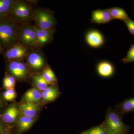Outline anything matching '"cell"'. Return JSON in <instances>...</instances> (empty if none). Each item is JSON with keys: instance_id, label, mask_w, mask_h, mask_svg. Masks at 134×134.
<instances>
[{"instance_id": "obj_1", "label": "cell", "mask_w": 134, "mask_h": 134, "mask_svg": "<svg viewBox=\"0 0 134 134\" xmlns=\"http://www.w3.org/2000/svg\"><path fill=\"white\" fill-rule=\"evenodd\" d=\"M19 25L9 15L0 19V44L5 51L19 43L17 31Z\"/></svg>"}, {"instance_id": "obj_2", "label": "cell", "mask_w": 134, "mask_h": 134, "mask_svg": "<svg viewBox=\"0 0 134 134\" xmlns=\"http://www.w3.org/2000/svg\"><path fill=\"white\" fill-rule=\"evenodd\" d=\"M35 9L29 2L15 0L9 16L19 25L28 24L33 20Z\"/></svg>"}, {"instance_id": "obj_3", "label": "cell", "mask_w": 134, "mask_h": 134, "mask_svg": "<svg viewBox=\"0 0 134 134\" xmlns=\"http://www.w3.org/2000/svg\"><path fill=\"white\" fill-rule=\"evenodd\" d=\"M17 36L19 43L30 50L40 49L37 43L34 25L30 23L19 25Z\"/></svg>"}, {"instance_id": "obj_4", "label": "cell", "mask_w": 134, "mask_h": 134, "mask_svg": "<svg viewBox=\"0 0 134 134\" xmlns=\"http://www.w3.org/2000/svg\"><path fill=\"white\" fill-rule=\"evenodd\" d=\"M32 21L35 26L42 30L54 29L57 23L52 11L42 8H35Z\"/></svg>"}, {"instance_id": "obj_5", "label": "cell", "mask_w": 134, "mask_h": 134, "mask_svg": "<svg viewBox=\"0 0 134 134\" xmlns=\"http://www.w3.org/2000/svg\"><path fill=\"white\" fill-rule=\"evenodd\" d=\"M6 68L8 74L16 80L24 81L29 77L30 71L26 63L23 61H10L6 62Z\"/></svg>"}, {"instance_id": "obj_6", "label": "cell", "mask_w": 134, "mask_h": 134, "mask_svg": "<svg viewBox=\"0 0 134 134\" xmlns=\"http://www.w3.org/2000/svg\"><path fill=\"white\" fill-rule=\"evenodd\" d=\"M30 50L19 42L5 50L3 53V57L6 62L10 61H23Z\"/></svg>"}, {"instance_id": "obj_7", "label": "cell", "mask_w": 134, "mask_h": 134, "mask_svg": "<svg viewBox=\"0 0 134 134\" xmlns=\"http://www.w3.org/2000/svg\"><path fill=\"white\" fill-rule=\"evenodd\" d=\"M26 58L27 66L29 70L38 73L46 66L45 58L42 53L38 50H31Z\"/></svg>"}, {"instance_id": "obj_8", "label": "cell", "mask_w": 134, "mask_h": 134, "mask_svg": "<svg viewBox=\"0 0 134 134\" xmlns=\"http://www.w3.org/2000/svg\"><path fill=\"white\" fill-rule=\"evenodd\" d=\"M19 106L16 104H11L6 107L0 114V120L9 127L16 124L20 116Z\"/></svg>"}, {"instance_id": "obj_9", "label": "cell", "mask_w": 134, "mask_h": 134, "mask_svg": "<svg viewBox=\"0 0 134 134\" xmlns=\"http://www.w3.org/2000/svg\"><path fill=\"white\" fill-rule=\"evenodd\" d=\"M106 122L108 131L116 134H121L125 130V126L121 119L115 112L108 113Z\"/></svg>"}, {"instance_id": "obj_10", "label": "cell", "mask_w": 134, "mask_h": 134, "mask_svg": "<svg viewBox=\"0 0 134 134\" xmlns=\"http://www.w3.org/2000/svg\"><path fill=\"white\" fill-rule=\"evenodd\" d=\"M34 29L36 32L37 43L39 48L45 46L52 41L55 32V29L42 30L39 29L34 25Z\"/></svg>"}, {"instance_id": "obj_11", "label": "cell", "mask_w": 134, "mask_h": 134, "mask_svg": "<svg viewBox=\"0 0 134 134\" xmlns=\"http://www.w3.org/2000/svg\"><path fill=\"white\" fill-rule=\"evenodd\" d=\"M20 115L31 118H36L40 110L38 104L22 102L19 105Z\"/></svg>"}, {"instance_id": "obj_12", "label": "cell", "mask_w": 134, "mask_h": 134, "mask_svg": "<svg viewBox=\"0 0 134 134\" xmlns=\"http://www.w3.org/2000/svg\"><path fill=\"white\" fill-rule=\"evenodd\" d=\"M36 118H31L21 115L16 122L15 134H21L28 131L36 122Z\"/></svg>"}, {"instance_id": "obj_13", "label": "cell", "mask_w": 134, "mask_h": 134, "mask_svg": "<svg viewBox=\"0 0 134 134\" xmlns=\"http://www.w3.org/2000/svg\"><path fill=\"white\" fill-rule=\"evenodd\" d=\"M85 39L89 46L93 48L100 47L104 42V37L102 34L98 31H90L86 34Z\"/></svg>"}, {"instance_id": "obj_14", "label": "cell", "mask_w": 134, "mask_h": 134, "mask_svg": "<svg viewBox=\"0 0 134 134\" xmlns=\"http://www.w3.org/2000/svg\"><path fill=\"white\" fill-rule=\"evenodd\" d=\"M107 10L98 9L92 12L91 21L97 24H105L113 20Z\"/></svg>"}, {"instance_id": "obj_15", "label": "cell", "mask_w": 134, "mask_h": 134, "mask_svg": "<svg viewBox=\"0 0 134 134\" xmlns=\"http://www.w3.org/2000/svg\"><path fill=\"white\" fill-rule=\"evenodd\" d=\"M59 92L54 85L48 86L46 90L41 92V100L44 103L52 102L58 97Z\"/></svg>"}, {"instance_id": "obj_16", "label": "cell", "mask_w": 134, "mask_h": 134, "mask_svg": "<svg viewBox=\"0 0 134 134\" xmlns=\"http://www.w3.org/2000/svg\"><path fill=\"white\" fill-rule=\"evenodd\" d=\"M41 99V92L35 88L29 89L23 96V102H30L38 104Z\"/></svg>"}, {"instance_id": "obj_17", "label": "cell", "mask_w": 134, "mask_h": 134, "mask_svg": "<svg viewBox=\"0 0 134 134\" xmlns=\"http://www.w3.org/2000/svg\"><path fill=\"white\" fill-rule=\"evenodd\" d=\"M32 84L34 87L42 92L48 87V85L44 79L41 72L36 73L32 75Z\"/></svg>"}, {"instance_id": "obj_18", "label": "cell", "mask_w": 134, "mask_h": 134, "mask_svg": "<svg viewBox=\"0 0 134 134\" xmlns=\"http://www.w3.org/2000/svg\"><path fill=\"white\" fill-rule=\"evenodd\" d=\"M97 70L99 74L104 77H108L113 74V67L108 62L103 61L100 62L98 65Z\"/></svg>"}, {"instance_id": "obj_19", "label": "cell", "mask_w": 134, "mask_h": 134, "mask_svg": "<svg viewBox=\"0 0 134 134\" xmlns=\"http://www.w3.org/2000/svg\"><path fill=\"white\" fill-rule=\"evenodd\" d=\"M113 19H118L124 21L130 18L126 11L122 8L113 7L107 10Z\"/></svg>"}, {"instance_id": "obj_20", "label": "cell", "mask_w": 134, "mask_h": 134, "mask_svg": "<svg viewBox=\"0 0 134 134\" xmlns=\"http://www.w3.org/2000/svg\"><path fill=\"white\" fill-rule=\"evenodd\" d=\"M42 76L48 85H55L57 79L55 74L48 66H46L42 70Z\"/></svg>"}, {"instance_id": "obj_21", "label": "cell", "mask_w": 134, "mask_h": 134, "mask_svg": "<svg viewBox=\"0 0 134 134\" xmlns=\"http://www.w3.org/2000/svg\"><path fill=\"white\" fill-rule=\"evenodd\" d=\"M15 0H0V19L8 16Z\"/></svg>"}, {"instance_id": "obj_22", "label": "cell", "mask_w": 134, "mask_h": 134, "mask_svg": "<svg viewBox=\"0 0 134 134\" xmlns=\"http://www.w3.org/2000/svg\"><path fill=\"white\" fill-rule=\"evenodd\" d=\"M16 83V79L14 76L8 73H6L3 81V88L7 89L14 88Z\"/></svg>"}, {"instance_id": "obj_23", "label": "cell", "mask_w": 134, "mask_h": 134, "mask_svg": "<svg viewBox=\"0 0 134 134\" xmlns=\"http://www.w3.org/2000/svg\"><path fill=\"white\" fill-rule=\"evenodd\" d=\"M17 94L14 88L5 90L2 92V96L3 100L7 101H12L16 98Z\"/></svg>"}, {"instance_id": "obj_24", "label": "cell", "mask_w": 134, "mask_h": 134, "mask_svg": "<svg viewBox=\"0 0 134 134\" xmlns=\"http://www.w3.org/2000/svg\"><path fill=\"white\" fill-rule=\"evenodd\" d=\"M108 132V130H107L105 128L99 126L86 130L82 134H107Z\"/></svg>"}, {"instance_id": "obj_25", "label": "cell", "mask_w": 134, "mask_h": 134, "mask_svg": "<svg viewBox=\"0 0 134 134\" xmlns=\"http://www.w3.org/2000/svg\"><path fill=\"white\" fill-rule=\"evenodd\" d=\"M122 109L124 112L132 111L134 109V99H130L125 101L122 104Z\"/></svg>"}, {"instance_id": "obj_26", "label": "cell", "mask_w": 134, "mask_h": 134, "mask_svg": "<svg viewBox=\"0 0 134 134\" xmlns=\"http://www.w3.org/2000/svg\"><path fill=\"white\" fill-rule=\"evenodd\" d=\"M124 63L133 62H134V45H131V46L127 53L126 56L122 59Z\"/></svg>"}, {"instance_id": "obj_27", "label": "cell", "mask_w": 134, "mask_h": 134, "mask_svg": "<svg viewBox=\"0 0 134 134\" xmlns=\"http://www.w3.org/2000/svg\"><path fill=\"white\" fill-rule=\"evenodd\" d=\"M127 28L128 29L129 32L132 35H134V21L131 19H129L128 20L124 21Z\"/></svg>"}, {"instance_id": "obj_28", "label": "cell", "mask_w": 134, "mask_h": 134, "mask_svg": "<svg viewBox=\"0 0 134 134\" xmlns=\"http://www.w3.org/2000/svg\"><path fill=\"white\" fill-rule=\"evenodd\" d=\"M6 103H7L6 101L3 100L2 98V92L0 90V114L7 107Z\"/></svg>"}, {"instance_id": "obj_29", "label": "cell", "mask_w": 134, "mask_h": 134, "mask_svg": "<svg viewBox=\"0 0 134 134\" xmlns=\"http://www.w3.org/2000/svg\"><path fill=\"white\" fill-rule=\"evenodd\" d=\"M1 134H15V130L13 129V127H8L5 131Z\"/></svg>"}, {"instance_id": "obj_30", "label": "cell", "mask_w": 134, "mask_h": 134, "mask_svg": "<svg viewBox=\"0 0 134 134\" xmlns=\"http://www.w3.org/2000/svg\"><path fill=\"white\" fill-rule=\"evenodd\" d=\"M9 126L5 125L2 121L0 120V134L2 133Z\"/></svg>"}, {"instance_id": "obj_31", "label": "cell", "mask_w": 134, "mask_h": 134, "mask_svg": "<svg viewBox=\"0 0 134 134\" xmlns=\"http://www.w3.org/2000/svg\"><path fill=\"white\" fill-rule=\"evenodd\" d=\"M5 52V50L3 49L1 45L0 44V54H3L4 52Z\"/></svg>"}, {"instance_id": "obj_32", "label": "cell", "mask_w": 134, "mask_h": 134, "mask_svg": "<svg viewBox=\"0 0 134 134\" xmlns=\"http://www.w3.org/2000/svg\"><path fill=\"white\" fill-rule=\"evenodd\" d=\"M107 134H116L114 133H113L112 132H110V131H108L107 132Z\"/></svg>"}, {"instance_id": "obj_33", "label": "cell", "mask_w": 134, "mask_h": 134, "mask_svg": "<svg viewBox=\"0 0 134 134\" xmlns=\"http://www.w3.org/2000/svg\"></svg>"}]
</instances>
